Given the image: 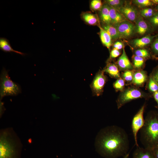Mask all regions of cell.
I'll return each instance as SVG.
<instances>
[{
  "label": "cell",
  "instance_id": "6da1fadb",
  "mask_svg": "<svg viewBox=\"0 0 158 158\" xmlns=\"http://www.w3.org/2000/svg\"><path fill=\"white\" fill-rule=\"evenodd\" d=\"M96 151L105 158L124 157L128 152L129 142L127 134L122 128L116 126L101 129L95 138Z\"/></svg>",
  "mask_w": 158,
  "mask_h": 158
},
{
  "label": "cell",
  "instance_id": "7a4b0ae2",
  "mask_svg": "<svg viewBox=\"0 0 158 158\" xmlns=\"http://www.w3.org/2000/svg\"><path fill=\"white\" fill-rule=\"evenodd\" d=\"M22 146L19 137L12 128L1 130L0 158H21Z\"/></svg>",
  "mask_w": 158,
  "mask_h": 158
},
{
  "label": "cell",
  "instance_id": "3957f363",
  "mask_svg": "<svg viewBox=\"0 0 158 158\" xmlns=\"http://www.w3.org/2000/svg\"><path fill=\"white\" fill-rule=\"evenodd\" d=\"M140 130V140L144 148L152 150L158 146V111L149 112Z\"/></svg>",
  "mask_w": 158,
  "mask_h": 158
},
{
  "label": "cell",
  "instance_id": "277c9868",
  "mask_svg": "<svg viewBox=\"0 0 158 158\" xmlns=\"http://www.w3.org/2000/svg\"><path fill=\"white\" fill-rule=\"evenodd\" d=\"M21 92L20 86L10 78L8 71L3 68L0 77V100L7 96H15Z\"/></svg>",
  "mask_w": 158,
  "mask_h": 158
},
{
  "label": "cell",
  "instance_id": "5b68a950",
  "mask_svg": "<svg viewBox=\"0 0 158 158\" xmlns=\"http://www.w3.org/2000/svg\"><path fill=\"white\" fill-rule=\"evenodd\" d=\"M150 93L145 92L136 87H129L121 92L116 102L117 108L119 109L126 103L136 99L144 98L146 99L152 97Z\"/></svg>",
  "mask_w": 158,
  "mask_h": 158
},
{
  "label": "cell",
  "instance_id": "8992f818",
  "mask_svg": "<svg viewBox=\"0 0 158 158\" xmlns=\"http://www.w3.org/2000/svg\"><path fill=\"white\" fill-rule=\"evenodd\" d=\"M145 107L144 104L133 116L131 123V128L135 145L139 147L137 142V134L143 127L145 121L144 113Z\"/></svg>",
  "mask_w": 158,
  "mask_h": 158
},
{
  "label": "cell",
  "instance_id": "52a82bcc",
  "mask_svg": "<svg viewBox=\"0 0 158 158\" xmlns=\"http://www.w3.org/2000/svg\"><path fill=\"white\" fill-rule=\"evenodd\" d=\"M121 38L128 39L136 34L135 25L128 20H126L116 26Z\"/></svg>",
  "mask_w": 158,
  "mask_h": 158
},
{
  "label": "cell",
  "instance_id": "ba28073f",
  "mask_svg": "<svg viewBox=\"0 0 158 158\" xmlns=\"http://www.w3.org/2000/svg\"><path fill=\"white\" fill-rule=\"evenodd\" d=\"M107 81V78L104 72L99 71L96 74L90 87L93 94L98 96L102 93L103 88Z\"/></svg>",
  "mask_w": 158,
  "mask_h": 158
},
{
  "label": "cell",
  "instance_id": "9c48e42d",
  "mask_svg": "<svg viewBox=\"0 0 158 158\" xmlns=\"http://www.w3.org/2000/svg\"><path fill=\"white\" fill-rule=\"evenodd\" d=\"M117 10L125 16L127 20L130 22H135L139 16L137 9L130 5L124 4Z\"/></svg>",
  "mask_w": 158,
  "mask_h": 158
},
{
  "label": "cell",
  "instance_id": "30bf717a",
  "mask_svg": "<svg viewBox=\"0 0 158 158\" xmlns=\"http://www.w3.org/2000/svg\"><path fill=\"white\" fill-rule=\"evenodd\" d=\"M135 22L136 33L140 35H144L150 32L152 29L151 26L141 16H139Z\"/></svg>",
  "mask_w": 158,
  "mask_h": 158
},
{
  "label": "cell",
  "instance_id": "8fae6325",
  "mask_svg": "<svg viewBox=\"0 0 158 158\" xmlns=\"http://www.w3.org/2000/svg\"><path fill=\"white\" fill-rule=\"evenodd\" d=\"M117 65L119 70L121 71L134 70L133 64L126 53L124 47L123 49L121 55L118 59Z\"/></svg>",
  "mask_w": 158,
  "mask_h": 158
},
{
  "label": "cell",
  "instance_id": "7c38bea8",
  "mask_svg": "<svg viewBox=\"0 0 158 158\" xmlns=\"http://www.w3.org/2000/svg\"><path fill=\"white\" fill-rule=\"evenodd\" d=\"M148 78L146 71L142 70H136L134 71L131 83L137 87H142L147 81Z\"/></svg>",
  "mask_w": 158,
  "mask_h": 158
},
{
  "label": "cell",
  "instance_id": "4fadbf2b",
  "mask_svg": "<svg viewBox=\"0 0 158 158\" xmlns=\"http://www.w3.org/2000/svg\"><path fill=\"white\" fill-rule=\"evenodd\" d=\"M156 35H147L140 38H136L131 40V46L136 48H143L150 44L153 41Z\"/></svg>",
  "mask_w": 158,
  "mask_h": 158
},
{
  "label": "cell",
  "instance_id": "5bb4252c",
  "mask_svg": "<svg viewBox=\"0 0 158 158\" xmlns=\"http://www.w3.org/2000/svg\"><path fill=\"white\" fill-rule=\"evenodd\" d=\"M109 14L111 24L114 26H116L123 22L127 20L125 16L118 10L110 6Z\"/></svg>",
  "mask_w": 158,
  "mask_h": 158
},
{
  "label": "cell",
  "instance_id": "9a60e30c",
  "mask_svg": "<svg viewBox=\"0 0 158 158\" xmlns=\"http://www.w3.org/2000/svg\"><path fill=\"white\" fill-rule=\"evenodd\" d=\"M132 158H156L152 150L137 147Z\"/></svg>",
  "mask_w": 158,
  "mask_h": 158
},
{
  "label": "cell",
  "instance_id": "2e32d148",
  "mask_svg": "<svg viewBox=\"0 0 158 158\" xmlns=\"http://www.w3.org/2000/svg\"><path fill=\"white\" fill-rule=\"evenodd\" d=\"M81 18L87 24L93 26L101 25L100 24V19L97 16L90 12H83L81 14Z\"/></svg>",
  "mask_w": 158,
  "mask_h": 158
},
{
  "label": "cell",
  "instance_id": "e0dca14e",
  "mask_svg": "<svg viewBox=\"0 0 158 158\" xmlns=\"http://www.w3.org/2000/svg\"><path fill=\"white\" fill-rule=\"evenodd\" d=\"M0 49L5 52H13L22 56H25L26 54L15 50L13 49L8 40L4 37L0 38Z\"/></svg>",
  "mask_w": 158,
  "mask_h": 158
},
{
  "label": "cell",
  "instance_id": "ac0fdd59",
  "mask_svg": "<svg viewBox=\"0 0 158 158\" xmlns=\"http://www.w3.org/2000/svg\"><path fill=\"white\" fill-rule=\"evenodd\" d=\"M100 20L103 25H111L109 14V6L105 4L100 11Z\"/></svg>",
  "mask_w": 158,
  "mask_h": 158
},
{
  "label": "cell",
  "instance_id": "d6986e66",
  "mask_svg": "<svg viewBox=\"0 0 158 158\" xmlns=\"http://www.w3.org/2000/svg\"><path fill=\"white\" fill-rule=\"evenodd\" d=\"M119 70L116 64L114 63H109L103 71L108 73L112 78L118 79L121 78Z\"/></svg>",
  "mask_w": 158,
  "mask_h": 158
},
{
  "label": "cell",
  "instance_id": "ffe728a7",
  "mask_svg": "<svg viewBox=\"0 0 158 158\" xmlns=\"http://www.w3.org/2000/svg\"><path fill=\"white\" fill-rule=\"evenodd\" d=\"M100 29V37L102 44L109 50L112 44V39L110 35L101 26Z\"/></svg>",
  "mask_w": 158,
  "mask_h": 158
},
{
  "label": "cell",
  "instance_id": "44dd1931",
  "mask_svg": "<svg viewBox=\"0 0 158 158\" xmlns=\"http://www.w3.org/2000/svg\"><path fill=\"white\" fill-rule=\"evenodd\" d=\"M102 27L110 35L112 40L121 39L118 31L114 26L111 25H103Z\"/></svg>",
  "mask_w": 158,
  "mask_h": 158
},
{
  "label": "cell",
  "instance_id": "7402d4cb",
  "mask_svg": "<svg viewBox=\"0 0 158 158\" xmlns=\"http://www.w3.org/2000/svg\"><path fill=\"white\" fill-rule=\"evenodd\" d=\"M132 59L134 69H136V70H141L144 66L146 59L134 55H133Z\"/></svg>",
  "mask_w": 158,
  "mask_h": 158
},
{
  "label": "cell",
  "instance_id": "603a6c76",
  "mask_svg": "<svg viewBox=\"0 0 158 158\" xmlns=\"http://www.w3.org/2000/svg\"><path fill=\"white\" fill-rule=\"evenodd\" d=\"M147 82L146 88L151 93L158 91V84L150 75Z\"/></svg>",
  "mask_w": 158,
  "mask_h": 158
},
{
  "label": "cell",
  "instance_id": "cb8c5ba5",
  "mask_svg": "<svg viewBox=\"0 0 158 158\" xmlns=\"http://www.w3.org/2000/svg\"><path fill=\"white\" fill-rule=\"evenodd\" d=\"M134 55L143 58L145 59L151 57V55L149 51L145 48L138 49L134 51Z\"/></svg>",
  "mask_w": 158,
  "mask_h": 158
},
{
  "label": "cell",
  "instance_id": "d4e9b609",
  "mask_svg": "<svg viewBox=\"0 0 158 158\" xmlns=\"http://www.w3.org/2000/svg\"><path fill=\"white\" fill-rule=\"evenodd\" d=\"M104 2L109 6L117 10L124 4L125 1L121 0H106Z\"/></svg>",
  "mask_w": 158,
  "mask_h": 158
},
{
  "label": "cell",
  "instance_id": "484cf974",
  "mask_svg": "<svg viewBox=\"0 0 158 158\" xmlns=\"http://www.w3.org/2000/svg\"><path fill=\"white\" fill-rule=\"evenodd\" d=\"M125 81L121 77L117 79L114 83L113 86L116 90L121 92L125 89Z\"/></svg>",
  "mask_w": 158,
  "mask_h": 158
},
{
  "label": "cell",
  "instance_id": "4316f807",
  "mask_svg": "<svg viewBox=\"0 0 158 158\" xmlns=\"http://www.w3.org/2000/svg\"><path fill=\"white\" fill-rule=\"evenodd\" d=\"M133 3L140 8H145L152 6L153 3L149 0H134Z\"/></svg>",
  "mask_w": 158,
  "mask_h": 158
},
{
  "label": "cell",
  "instance_id": "83f0119b",
  "mask_svg": "<svg viewBox=\"0 0 158 158\" xmlns=\"http://www.w3.org/2000/svg\"><path fill=\"white\" fill-rule=\"evenodd\" d=\"M155 13L153 9L146 8L141 9L140 13V16L142 17L149 18L152 17Z\"/></svg>",
  "mask_w": 158,
  "mask_h": 158
},
{
  "label": "cell",
  "instance_id": "f1b7e54d",
  "mask_svg": "<svg viewBox=\"0 0 158 158\" xmlns=\"http://www.w3.org/2000/svg\"><path fill=\"white\" fill-rule=\"evenodd\" d=\"M103 5L100 0H92L90 4V8L93 11H100Z\"/></svg>",
  "mask_w": 158,
  "mask_h": 158
},
{
  "label": "cell",
  "instance_id": "f546056e",
  "mask_svg": "<svg viewBox=\"0 0 158 158\" xmlns=\"http://www.w3.org/2000/svg\"><path fill=\"white\" fill-rule=\"evenodd\" d=\"M134 70H128L124 71L122 74V78L127 82L131 83L133 78Z\"/></svg>",
  "mask_w": 158,
  "mask_h": 158
},
{
  "label": "cell",
  "instance_id": "4dcf8cb0",
  "mask_svg": "<svg viewBox=\"0 0 158 158\" xmlns=\"http://www.w3.org/2000/svg\"><path fill=\"white\" fill-rule=\"evenodd\" d=\"M151 26L153 28L158 27V12H155L151 18H148Z\"/></svg>",
  "mask_w": 158,
  "mask_h": 158
},
{
  "label": "cell",
  "instance_id": "1f68e13d",
  "mask_svg": "<svg viewBox=\"0 0 158 158\" xmlns=\"http://www.w3.org/2000/svg\"><path fill=\"white\" fill-rule=\"evenodd\" d=\"M152 51L154 54L158 55V37L156 38L151 45Z\"/></svg>",
  "mask_w": 158,
  "mask_h": 158
},
{
  "label": "cell",
  "instance_id": "d6a6232c",
  "mask_svg": "<svg viewBox=\"0 0 158 158\" xmlns=\"http://www.w3.org/2000/svg\"><path fill=\"white\" fill-rule=\"evenodd\" d=\"M150 75L158 84V66L153 69Z\"/></svg>",
  "mask_w": 158,
  "mask_h": 158
},
{
  "label": "cell",
  "instance_id": "836d02e7",
  "mask_svg": "<svg viewBox=\"0 0 158 158\" xmlns=\"http://www.w3.org/2000/svg\"><path fill=\"white\" fill-rule=\"evenodd\" d=\"M121 52L119 50L115 49H113L110 53V58L111 59L115 58L119 56Z\"/></svg>",
  "mask_w": 158,
  "mask_h": 158
},
{
  "label": "cell",
  "instance_id": "e575fe53",
  "mask_svg": "<svg viewBox=\"0 0 158 158\" xmlns=\"http://www.w3.org/2000/svg\"><path fill=\"white\" fill-rule=\"evenodd\" d=\"M113 49L119 50L124 47V44L121 42L117 41L114 43L113 45Z\"/></svg>",
  "mask_w": 158,
  "mask_h": 158
},
{
  "label": "cell",
  "instance_id": "d590c367",
  "mask_svg": "<svg viewBox=\"0 0 158 158\" xmlns=\"http://www.w3.org/2000/svg\"><path fill=\"white\" fill-rule=\"evenodd\" d=\"M152 96L156 102L157 105L155 107L158 110V91L152 94Z\"/></svg>",
  "mask_w": 158,
  "mask_h": 158
},
{
  "label": "cell",
  "instance_id": "8d00e7d4",
  "mask_svg": "<svg viewBox=\"0 0 158 158\" xmlns=\"http://www.w3.org/2000/svg\"><path fill=\"white\" fill-rule=\"evenodd\" d=\"M152 150L155 158H158V146L155 147Z\"/></svg>",
  "mask_w": 158,
  "mask_h": 158
},
{
  "label": "cell",
  "instance_id": "74e56055",
  "mask_svg": "<svg viewBox=\"0 0 158 158\" xmlns=\"http://www.w3.org/2000/svg\"><path fill=\"white\" fill-rule=\"evenodd\" d=\"M0 117L2 116L4 110H5L4 107V103L1 101H0Z\"/></svg>",
  "mask_w": 158,
  "mask_h": 158
},
{
  "label": "cell",
  "instance_id": "f35d334b",
  "mask_svg": "<svg viewBox=\"0 0 158 158\" xmlns=\"http://www.w3.org/2000/svg\"><path fill=\"white\" fill-rule=\"evenodd\" d=\"M129 153H128L124 157H123V158H129Z\"/></svg>",
  "mask_w": 158,
  "mask_h": 158
},
{
  "label": "cell",
  "instance_id": "ab89813d",
  "mask_svg": "<svg viewBox=\"0 0 158 158\" xmlns=\"http://www.w3.org/2000/svg\"><path fill=\"white\" fill-rule=\"evenodd\" d=\"M151 1L153 3L156 4H158V0H152Z\"/></svg>",
  "mask_w": 158,
  "mask_h": 158
},
{
  "label": "cell",
  "instance_id": "60d3db41",
  "mask_svg": "<svg viewBox=\"0 0 158 158\" xmlns=\"http://www.w3.org/2000/svg\"><path fill=\"white\" fill-rule=\"evenodd\" d=\"M156 9H157V10L158 11V5H157V6Z\"/></svg>",
  "mask_w": 158,
  "mask_h": 158
}]
</instances>
